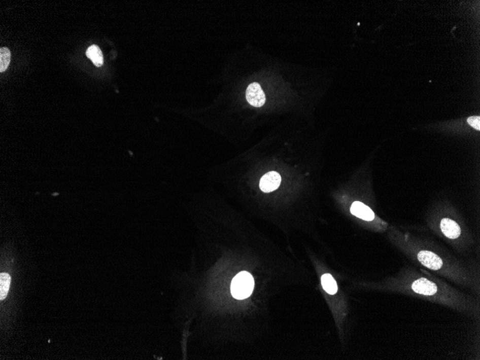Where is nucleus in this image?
Instances as JSON below:
<instances>
[{"label": "nucleus", "mask_w": 480, "mask_h": 360, "mask_svg": "<svg viewBox=\"0 0 480 360\" xmlns=\"http://www.w3.org/2000/svg\"><path fill=\"white\" fill-rule=\"evenodd\" d=\"M322 285L324 290L330 295H334L337 292V283L330 274L326 273L322 275Z\"/></svg>", "instance_id": "1a4fd4ad"}, {"label": "nucleus", "mask_w": 480, "mask_h": 360, "mask_svg": "<svg viewBox=\"0 0 480 360\" xmlns=\"http://www.w3.org/2000/svg\"><path fill=\"white\" fill-rule=\"evenodd\" d=\"M281 183V175L277 172L270 171L260 179V188L263 192H272L280 187Z\"/></svg>", "instance_id": "20e7f679"}, {"label": "nucleus", "mask_w": 480, "mask_h": 360, "mask_svg": "<svg viewBox=\"0 0 480 360\" xmlns=\"http://www.w3.org/2000/svg\"><path fill=\"white\" fill-rule=\"evenodd\" d=\"M467 122L473 128L476 129V130H480V117L479 116L469 117L467 119Z\"/></svg>", "instance_id": "f8f14e48"}, {"label": "nucleus", "mask_w": 480, "mask_h": 360, "mask_svg": "<svg viewBox=\"0 0 480 360\" xmlns=\"http://www.w3.org/2000/svg\"><path fill=\"white\" fill-rule=\"evenodd\" d=\"M86 54V56L91 60V61L96 66L100 67L103 65V54L99 46H96V45H92L88 48Z\"/></svg>", "instance_id": "6e6552de"}, {"label": "nucleus", "mask_w": 480, "mask_h": 360, "mask_svg": "<svg viewBox=\"0 0 480 360\" xmlns=\"http://www.w3.org/2000/svg\"><path fill=\"white\" fill-rule=\"evenodd\" d=\"M412 289L417 294L424 296L434 295L438 291L436 284L424 278L418 279L414 281Z\"/></svg>", "instance_id": "39448f33"}, {"label": "nucleus", "mask_w": 480, "mask_h": 360, "mask_svg": "<svg viewBox=\"0 0 480 360\" xmlns=\"http://www.w3.org/2000/svg\"><path fill=\"white\" fill-rule=\"evenodd\" d=\"M246 99L249 104L255 107H260L265 104V94L258 83H252L248 86L246 91Z\"/></svg>", "instance_id": "f03ea898"}, {"label": "nucleus", "mask_w": 480, "mask_h": 360, "mask_svg": "<svg viewBox=\"0 0 480 360\" xmlns=\"http://www.w3.org/2000/svg\"><path fill=\"white\" fill-rule=\"evenodd\" d=\"M254 286L255 281L251 274L248 272H241L233 278L231 284V294L234 299H245L251 295Z\"/></svg>", "instance_id": "f257e3e1"}, {"label": "nucleus", "mask_w": 480, "mask_h": 360, "mask_svg": "<svg viewBox=\"0 0 480 360\" xmlns=\"http://www.w3.org/2000/svg\"><path fill=\"white\" fill-rule=\"evenodd\" d=\"M418 259L421 264L431 270H438L443 266L441 258L430 251H421L418 255Z\"/></svg>", "instance_id": "7ed1b4c3"}, {"label": "nucleus", "mask_w": 480, "mask_h": 360, "mask_svg": "<svg viewBox=\"0 0 480 360\" xmlns=\"http://www.w3.org/2000/svg\"><path fill=\"white\" fill-rule=\"evenodd\" d=\"M441 230L450 239H457L461 235V228L458 224L450 219L444 218L441 221Z\"/></svg>", "instance_id": "423d86ee"}, {"label": "nucleus", "mask_w": 480, "mask_h": 360, "mask_svg": "<svg viewBox=\"0 0 480 360\" xmlns=\"http://www.w3.org/2000/svg\"><path fill=\"white\" fill-rule=\"evenodd\" d=\"M11 277L7 273H1L0 275V300L3 301L8 296L9 289H10Z\"/></svg>", "instance_id": "9d476101"}, {"label": "nucleus", "mask_w": 480, "mask_h": 360, "mask_svg": "<svg viewBox=\"0 0 480 360\" xmlns=\"http://www.w3.org/2000/svg\"><path fill=\"white\" fill-rule=\"evenodd\" d=\"M350 211L352 214L365 221H372L374 218V213L367 205L362 204L360 201H355L352 204Z\"/></svg>", "instance_id": "0eeeda50"}, {"label": "nucleus", "mask_w": 480, "mask_h": 360, "mask_svg": "<svg viewBox=\"0 0 480 360\" xmlns=\"http://www.w3.org/2000/svg\"><path fill=\"white\" fill-rule=\"evenodd\" d=\"M11 58V53L7 48H2L0 49V71H5L8 68Z\"/></svg>", "instance_id": "9b49d317"}]
</instances>
